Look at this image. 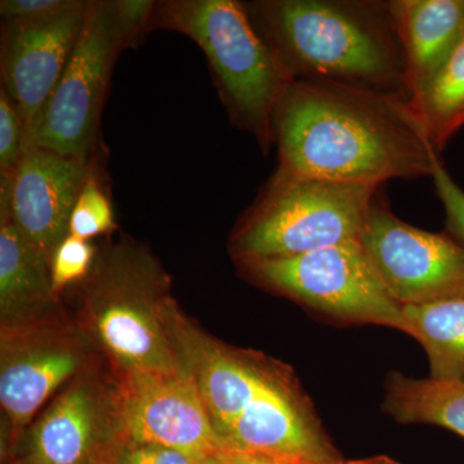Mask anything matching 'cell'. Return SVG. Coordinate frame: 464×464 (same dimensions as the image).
<instances>
[{
    "label": "cell",
    "mask_w": 464,
    "mask_h": 464,
    "mask_svg": "<svg viewBox=\"0 0 464 464\" xmlns=\"http://www.w3.org/2000/svg\"><path fill=\"white\" fill-rule=\"evenodd\" d=\"M276 172L375 186L442 166L411 101L333 82L295 79L274 116Z\"/></svg>",
    "instance_id": "6da1fadb"
},
{
    "label": "cell",
    "mask_w": 464,
    "mask_h": 464,
    "mask_svg": "<svg viewBox=\"0 0 464 464\" xmlns=\"http://www.w3.org/2000/svg\"><path fill=\"white\" fill-rule=\"evenodd\" d=\"M246 5L295 81L333 82L411 101L389 2L259 0Z\"/></svg>",
    "instance_id": "7a4b0ae2"
},
{
    "label": "cell",
    "mask_w": 464,
    "mask_h": 464,
    "mask_svg": "<svg viewBox=\"0 0 464 464\" xmlns=\"http://www.w3.org/2000/svg\"><path fill=\"white\" fill-rule=\"evenodd\" d=\"M170 279L139 243L123 239L97 256L83 282L78 325L112 371H188L174 343Z\"/></svg>",
    "instance_id": "3957f363"
},
{
    "label": "cell",
    "mask_w": 464,
    "mask_h": 464,
    "mask_svg": "<svg viewBox=\"0 0 464 464\" xmlns=\"http://www.w3.org/2000/svg\"><path fill=\"white\" fill-rule=\"evenodd\" d=\"M151 27L188 36L206 53L219 97L232 123L255 137L267 154L274 116L295 78L237 0L157 3Z\"/></svg>",
    "instance_id": "277c9868"
},
{
    "label": "cell",
    "mask_w": 464,
    "mask_h": 464,
    "mask_svg": "<svg viewBox=\"0 0 464 464\" xmlns=\"http://www.w3.org/2000/svg\"><path fill=\"white\" fill-rule=\"evenodd\" d=\"M377 188L275 172L235 228L232 256L289 258L360 240Z\"/></svg>",
    "instance_id": "5b68a950"
},
{
    "label": "cell",
    "mask_w": 464,
    "mask_h": 464,
    "mask_svg": "<svg viewBox=\"0 0 464 464\" xmlns=\"http://www.w3.org/2000/svg\"><path fill=\"white\" fill-rule=\"evenodd\" d=\"M265 288L350 324H375L409 335L402 306L382 282L362 241L289 258L237 262Z\"/></svg>",
    "instance_id": "8992f818"
},
{
    "label": "cell",
    "mask_w": 464,
    "mask_h": 464,
    "mask_svg": "<svg viewBox=\"0 0 464 464\" xmlns=\"http://www.w3.org/2000/svg\"><path fill=\"white\" fill-rule=\"evenodd\" d=\"M127 48L111 2H90L65 72L41 115L26 130L24 146L88 160L116 58Z\"/></svg>",
    "instance_id": "52a82bcc"
},
{
    "label": "cell",
    "mask_w": 464,
    "mask_h": 464,
    "mask_svg": "<svg viewBox=\"0 0 464 464\" xmlns=\"http://www.w3.org/2000/svg\"><path fill=\"white\" fill-rule=\"evenodd\" d=\"M93 346L60 310L32 322L2 326L0 402L7 417L3 462L11 459L34 415L78 375L96 366Z\"/></svg>",
    "instance_id": "ba28073f"
},
{
    "label": "cell",
    "mask_w": 464,
    "mask_h": 464,
    "mask_svg": "<svg viewBox=\"0 0 464 464\" xmlns=\"http://www.w3.org/2000/svg\"><path fill=\"white\" fill-rule=\"evenodd\" d=\"M127 441L118 378L96 365L58 392L12 458L27 464H112Z\"/></svg>",
    "instance_id": "9c48e42d"
},
{
    "label": "cell",
    "mask_w": 464,
    "mask_h": 464,
    "mask_svg": "<svg viewBox=\"0 0 464 464\" xmlns=\"http://www.w3.org/2000/svg\"><path fill=\"white\" fill-rule=\"evenodd\" d=\"M360 241L384 286L401 306L464 290V246L449 234L408 225L374 200Z\"/></svg>",
    "instance_id": "30bf717a"
},
{
    "label": "cell",
    "mask_w": 464,
    "mask_h": 464,
    "mask_svg": "<svg viewBox=\"0 0 464 464\" xmlns=\"http://www.w3.org/2000/svg\"><path fill=\"white\" fill-rule=\"evenodd\" d=\"M115 374L128 441L174 449L199 464L219 450L190 372Z\"/></svg>",
    "instance_id": "8fae6325"
},
{
    "label": "cell",
    "mask_w": 464,
    "mask_h": 464,
    "mask_svg": "<svg viewBox=\"0 0 464 464\" xmlns=\"http://www.w3.org/2000/svg\"><path fill=\"white\" fill-rule=\"evenodd\" d=\"M218 447L219 450L256 451L304 463L343 459L289 366L237 418Z\"/></svg>",
    "instance_id": "7c38bea8"
},
{
    "label": "cell",
    "mask_w": 464,
    "mask_h": 464,
    "mask_svg": "<svg viewBox=\"0 0 464 464\" xmlns=\"http://www.w3.org/2000/svg\"><path fill=\"white\" fill-rule=\"evenodd\" d=\"M88 5L90 2L42 23L3 25L2 88L16 106L25 132L41 115L65 72Z\"/></svg>",
    "instance_id": "4fadbf2b"
},
{
    "label": "cell",
    "mask_w": 464,
    "mask_h": 464,
    "mask_svg": "<svg viewBox=\"0 0 464 464\" xmlns=\"http://www.w3.org/2000/svg\"><path fill=\"white\" fill-rule=\"evenodd\" d=\"M90 160L24 146L12 179L9 219L50 259L69 235L70 217L90 174Z\"/></svg>",
    "instance_id": "5bb4252c"
},
{
    "label": "cell",
    "mask_w": 464,
    "mask_h": 464,
    "mask_svg": "<svg viewBox=\"0 0 464 464\" xmlns=\"http://www.w3.org/2000/svg\"><path fill=\"white\" fill-rule=\"evenodd\" d=\"M389 7L404 53L411 102L463 35L464 0H392Z\"/></svg>",
    "instance_id": "9a60e30c"
},
{
    "label": "cell",
    "mask_w": 464,
    "mask_h": 464,
    "mask_svg": "<svg viewBox=\"0 0 464 464\" xmlns=\"http://www.w3.org/2000/svg\"><path fill=\"white\" fill-rule=\"evenodd\" d=\"M58 310L51 259L12 219L0 221V320L2 326L32 322Z\"/></svg>",
    "instance_id": "2e32d148"
},
{
    "label": "cell",
    "mask_w": 464,
    "mask_h": 464,
    "mask_svg": "<svg viewBox=\"0 0 464 464\" xmlns=\"http://www.w3.org/2000/svg\"><path fill=\"white\" fill-rule=\"evenodd\" d=\"M382 411L399 423L435 424L464 438V381L411 378L391 372Z\"/></svg>",
    "instance_id": "e0dca14e"
},
{
    "label": "cell",
    "mask_w": 464,
    "mask_h": 464,
    "mask_svg": "<svg viewBox=\"0 0 464 464\" xmlns=\"http://www.w3.org/2000/svg\"><path fill=\"white\" fill-rule=\"evenodd\" d=\"M409 335L429 357L430 377L464 381V290L448 297L402 306Z\"/></svg>",
    "instance_id": "ac0fdd59"
},
{
    "label": "cell",
    "mask_w": 464,
    "mask_h": 464,
    "mask_svg": "<svg viewBox=\"0 0 464 464\" xmlns=\"http://www.w3.org/2000/svg\"><path fill=\"white\" fill-rule=\"evenodd\" d=\"M411 105L439 154L464 125V33Z\"/></svg>",
    "instance_id": "d6986e66"
},
{
    "label": "cell",
    "mask_w": 464,
    "mask_h": 464,
    "mask_svg": "<svg viewBox=\"0 0 464 464\" xmlns=\"http://www.w3.org/2000/svg\"><path fill=\"white\" fill-rule=\"evenodd\" d=\"M114 228V210H112L111 201L101 186L93 166H91L90 174L72 208L69 235L90 240L99 235L109 234Z\"/></svg>",
    "instance_id": "ffe728a7"
},
{
    "label": "cell",
    "mask_w": 464,
    "mask_h": 464,
    "mask_svg": "<svg viewBox=\"0 0 464 464\" xmlns=\"http://www.w3.org/2000/svg\"><path fill=\"white\" fill-rule=\"evenodd\" d=\"M96 258V249L90 240L67 235L51 258L52 288L56 297L72 284L83 283Z\"/></svg>",
    "instance_id": "44dd1931"
},
{
    "label": "cell",
    "mask_w": 464,
    "mask_h": 464,
    "mask_svg": "<svg viewBox=\"0 0 464 464\" xmlns=\"http://www.w3.org/2000/svg\"><path fill=\"white\" fill-rule=\"evenodd\" d=\"M25 127L7 92L0 90V176H14L24 151Z\"/></svg>",
    "instance_id": "7402d4cb"
},
{
    "label": "cell",
    "mask_w": 464,
    "mask_h": 464,
    "mask_svg": "<svg viewBox=\"0 0 464 464\" xmlns=\"http://www.w3.org/2000/svg\"><path fill=\"white\" fill-rule=\"evenodd\" d=\"M83 0H2L5 24H33L52 20L83 7Z\"/></svg>",
    "instance_id": "603a6c76"
},
{
    "label": "cell",
    "mask_w": 464,
    "mask_h": 464,
    "mask_svg": "<svg viewBox=\"0 0 464 464\" xmlns=\"http://www.w3.org/2000/svg\"><path fill=\"white\" fill-rule=\"evenodd\" d=\"M432 179L447 213L449 235L464 246V191L442 166L436 169Z\"/></svg>",
    "instance_id": "cb8c5ba5"
},
{
    "label": "cell",
    "mask_w": 464,
    "mask_h": 464,
    "mask_svg": "<svg viewBox=\"0 0 464 464\" xmlns=\"http://www.w3.org/2000/svg\"><path fill=\"white\" fill-rule=\"evenodd\" d=\"M111 5L123 27L128 47L139 44L143 33L150 30L157 3L149 0H114Z\"/></svg>",
    "instance_id": "d4e9b609"
},
{
    "label": "cell",
    "mask_w": 464,
    "mask_h": 464,
    "mask_svg": "<svg viewBox=\"0 0 464 464\" xmlns=\"http://www.w3.org/2000/svg\"><path fill=\"white\" fill-rule=\"evenodd\" d=\"M112 464H199L174 449L127 441Z\"/></svg>",
    "instance_id": "484cf974"
},
{
    "label": "cell",
    "mask_w": 464,
    "mask_h": 464,
    "mask_svg": "<svg viewBox=\"0 0 464 464\" xmlns=\"http://www.w3.org/2000/svg\"><path fill=\"white\" fill-rule=\"evenodd\" d=\"M230 464H302L289 458L271 456V454L256 453V451L219 450Z\"/></svg>",
    "instance_id": "4316f807"
},
{
    "label": "cell",
    "mask_w": 464,
    "mask_h": 464,
    "mask_svg": "<svg viewBox=\"0 0 464 464\" xmlns=\"http://www.w3.org/2000/svg\"><path fill=\"white\" fill-rule=\"evenodd\" d=\"M338 464H401L393 458L387 456H375L365 458V459L344 460L342 459Z\"/></svg>",
    "instance_id": "83f0119b"
},
{
    "label": "cell",
    "mask_w": 464,
    "mask_h": 464,
    "mask_svg": "<svg viewBox=\"0 0 464 464\" xmlns=\"http://www.w3.org/2000/svg\"><path fill=\"white\" fill-rule=\"evenodd\" d=\"M200 464H230L228 463V460L226 459V457L224 454L221 453V451H217V453L212 454V456H209L206 458V459L203 460Z\"/></svg>",
    "instance_id": "f1b7e54d"
},
{
    "label": "cell",
    "mask_w": 464,
    "mask_h": 464,
    "mask_svg": "<svg viewBox=\"0 0 464 464\" xmlns=\"http://www.w3.org/2000/svg\"><path fill=\"white\" fill-rule=\"evenodd\" d=\"M3 464H27L25 460L21 459V458L14 457L12 458V459L7 460V462H5Z\"/></svg>",
    "instance_id": "f546056e"
},
{
    "label": "cell",
    "mask_w": 464,
    "mask_h": 464,
    "mask_svg": "<svg viewBox=\"0 0 464 464\" xmlns=\"http://www.w3.org/2000/svg\"><path fill=\"white\" fill-rule=\"evenodd\" d=\"M341 460H337V462H329V463H302V464H338L341 462Z\"/></svg>",
    "instance_id": "4dcf8cb0"
}]
</instances>
